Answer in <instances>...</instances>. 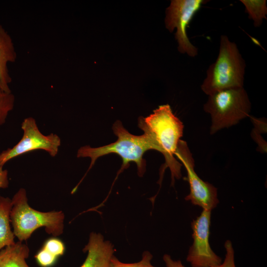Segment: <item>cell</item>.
Here are the masks:
<instances>
[{"label":"cell","instance_id":"1","mask_svg":"<svg viewBox=\"0 0 267 267\" xmlns=\"http://www.w3.org/2000/svg\"><path fill=\"white\" fill-rule=\"evenodd\" d=\"M138 126L149 137L154 150L160 152L165 157V163L160 173V184L165 169L169 167L172 185H174L175 179H179L181 177V164L174 155L183 135V123L173 113L171 106L165 104L159 106L148 116L140 117Z\"/></svg>","mask_w":267,"mask_h":267},{"label":"cell","instance_id":"2","mask_svg":"<svg viewBox=\"0 0 267 267\" xmlns=\"http://www.w3.org/2000/svg\"><path fill=\"white\" fill-rule=\"evenodd\" d=\"M112 130L118 138L114 142L98 147L85 145L78 149L77 154L78 158L89 157L91 159L89 167L85 176L98 158L108 154L115 153L122 158L123 162L119 174L128 168L130 163L133 162L136 164L138 175L142 177L146 170V161L143 158V154L148 150H154L150 138L145 134L141 135L131 134L119 120L114 123ZM85 176L76 186V188Z\"/></svg>","mask_w":267,"mask_h":267},{"label":"cell","instance_id":"3","mask_svg":"<svg viewBox=\"0 0 267 267\" xmlns=\"http://www.w3.org/2000/svg\"><path fill=\"white\" fill-rule=\"evenodd\" d=\"M245 68L236 44L222 35L218 57L208 68L201 89L209 95L227 89L243 87Z\"/></svg>","mask_w":267,"mask_h":267},{"label":"cell","instance_id":"4","mask_svg":"<svg viewBox=\"0 0 267 267\" xmlns=\"http://www.w3.org/2000/svg\"><path fill=\"white\" fill-rule=\"evenodd\" d=\"M11 200L10 222L19 241H26L42 227L53 237L63 233L65 215L62 211L41 212L32 208L28 204L26 190L23 188L18 190Z\"/></svg>","mask_w":267,"mask_h":267},{"label":"cell","instance_id":"5","mask_svg":"<svg viewBox=\"0 0 267 267\" xmlns=\"http://www.w3.org/2000/svg\"><path fill=\"white\" fill-rule=\"evenodd\" d=\"M203 109L211 115L210 133L213 134L249 116L251 104L243 87L233 88L209 95Z\"/></svg>","mask_w":267,"mask_h":267},{"label":"cell","instance_id":"6","mask_svg":"<svg viewBox=\"0 0 267 267\" xmlns=\"http://www.w3.org/2000/svg\"><path fill=\"white\" fill-rule=\"evenodd\" d=\"M205 0H172L166 9L165 24L170 32L176 29L175 37L178 44V51L194 57L198 54V48L190 41L187 35V27Z\"/></svg>","mask_w":267,"mask_h":267},{"label":"cell","instance_id":"7","mask_svg":"<svg viewBox=\"0 0 267 267\" xmlns=\"http://www.w3.org/2000/svg\"><path fill=\"white\" fill-rule=\"evenodd\" d=\"M23 135L20 141L12 148L0 153V167H3L8 161L18 156L36 150H44L51 156H55L61 144L60 137L51 133L45 135L39 130L36 120L32 117L25 118L22 123Z\"/></svg>","mask_w":267,"mask_h":267},{"label":"cell","instance_id":"8","mask_svg":"<svg viewBox=\"0 0 267 267\" xmlns=\"http://www.w3.org/2000/svg\"><path fill=\"white\" fill-rule=\"evenodd\" d=\"M176 155L181 161L187 171L186 180L190 192L185 200L201 207L203 210L212 211L219 202L217 188L200 178L194 170V161L186 142L180 140Z\"/></svg>","mask_w":267,"mask_h":267},{"label":"cell","instance_id":"9","mask_svg":"<svg viewBox=\"0 0 267 267\" xmlns=\"http://www.w3.org/2000/svg\"><path fill=\"white\" fill-rule=\"evenodd\" d=\"M211 215V211L203 210L191 222L193 243L186 257L191 267H215L222 263L209 243Z\"/></svg>","mask_w":267,"mask_h":267},{"label":"cell","instance_id":"10","mask_svg":"<svg viewBox=\"0 0 267 267\" xmlns=\"http://www.w3.org/2000/svg\"><path fill=\"white\" fill-rule=\"evenodd\" d=\"M83 251L87 252V256L80 267H110L115 249L112 244L105 241L100 233L92 232Z\"/></svg>","mask_w":267,"mask_h":267},{"label":"cell","instance_id":"11","mask_svg":"<svg viewBox=\"0 0 267 267\" xmlns=\"http://www.w3.org/2000/svg\"><path fill=\"white\" fill-rule=\"evenodd\" d=\"M16 58L17 54L12 40L0 25V88L6 92H11L9 84L12 81L7 65L9 63L14 62Z\"/></svg>","mask_w":267,"mask_h":267},{"label":"cell","instance_id":"12","mask_svg":"<svg viewBox=\"0 0 267 267\" xmlns=\"http://www.w3.org/2000/svg\"><path fill=\"white\" fill-rule=\"evenodd\" d=\"M28 246L17 241L0 251V267H30L26 262L29 256Z\"/></svg>","mask_w":267,"mask_h":267},{"label":"cell","instance_id":"13","mask_svg":"<svg viewBox=\"0 0 267 267\" xmlns=\"http://www.w3.org/2000/svg\"><path fill=\"white\" fill-rule=\"evenodd\" d=\"M12 206L11 199L0 196V251L15 243V236L10 224Z\"/></svg>","mask_w":267,"mask_h":267},{"label":"cell","instance_id":"14","mask_svg":"<svg viewBox=\"0 0 267 267\" xmlns=\"http://www.w3.org/2000/svg\"><path fill=\"white\" fill-rule=\"evenodd\" d=\"M244 5L248 18L253 21L254 27L261 26L263 19H267V6L266 0H240Z\"/></svg>","mask_w":267,"mask_h":267},{"label":"cell","instance_id":"15","mask_svg":"<svg viewBox=\"0 0 267 267\" xmlns=\"http://www.w3.org/2000/svg\"><path fill=\"white\" fill-rule=\"evenodd\" d=\"M15 97L11 92H6L0 88V126L6 121L7 116L14 105Z\"/></svg>","mask_w":267,"mask_h":267},{"label":"cell","instance_id":"16","mask_svg":"<svg viewBox=\"0 0 267 267\" xmlns=\"http://www.w3.org/2000/svg\"><path fill=\"white\" fill-rule=\"evenodd\" d=\"M153 258L152 254L148 251H145L142 255V259L134 263H124L120 262L114 255L111 259L110 267H156L151 263Z\"/></svg>","mask_w":267,"mask_h":267},{"label":"cell","instance_id":"17","mask_svg":"<svg viewBox=\"0 0 267 267\" xmlns=\"http://www.w3.org/2000/svg\"><path fill=\"white\" fill-rule=\"evenodd\" d=\"M42 248L58 258L63 255L65 246L62 240L56 237L47 239L44 243Z\"/></svg>","mask_w":267,"mask_h":267},{"label":"cell","instance_id":"18","mask_svg":"<svg viewBox=\"0 0 267 267\" xmlns=\"http://www.w3.org/2000/svg\"><path fill=\"white\" fill-rule=\"evenodd\" d=\"M35 258L38 264L42 267H50L55 263L57 257L42 248L37 252Z\"/></svg>","mask_w":267,"mask_h":267},{"label":"cell","instance_id":"19","mask_svg":"<svg viewBox=\"0 0 267 267\" xmlns=\"http://www.w3.org/2000/svg\"><path fill=\"white\" fill-rule=\"evenodd\" d=\"M225 258L222 263L215 267H236L234 262V251L231 242L228 240L225 242Z\"/></svg>","mask_w":267,"mask_h":267},{"label":"cell","instance_id":"20","mask_svg":"<svg viewBox=\"0 0 267 267\" xmlns=\"http://www.w3.org/2000/svg\"><path fill=\"white\" fill-rule=\"evenodd\" d=\"M163 259L167 267H185L180 260H174L168 254H165Z\"/></svg>","mask_w":267,"mask_h":267},{"label":"cell","instance_id":"21","mask_svg":"<svg viewBox=\"0 0 267 267\" xmlns=\"http://www.w3.org/2000/svg\"><path fill=\"white\" fill-rule=\"evenodd\" d=\"M2 168L0 167V188L5 189L7 188L9 185L8 172Z\"/></svg>","mask_w":267,"mask_h":267}]
</instances>
